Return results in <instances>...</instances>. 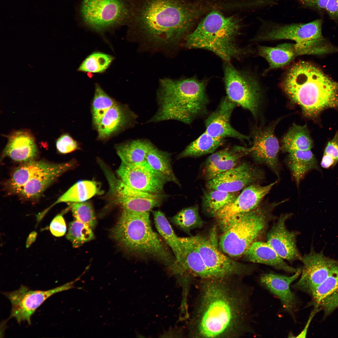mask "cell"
<instances>
[{
    "mask_svg": "<svg viewBox=\"0 0 338 338\" xmlns=\"http://www.w3.org/2000/svg\"><path fill=\"white\" fill-rule=\"evenodd\" d=\"M193 284L197 293L186 320L187 337L238 338L255 333L251 323L253 288L243 278L197 279Z\"/></svg>",
    "mask_w": 338,
    "mask_h": 338,
    "instance_id": "cell-1",
    "label": "cell"
},
{
    "mask_svg": "<svg viewBox=\"0 0 338 338\" xmlns=\"http://www.w3.org/2000/svg\"><path fill=\"white\" fill-rule=\"evenodd\" d=\"M128 23L143 40L155 46L178 44L201 13L186 0H127Z\"/></svg>",
    "mask_w": 338,
    "mask_h": 338,
    "instance_id": "cell-2",
    "label": "cell"
},
{
    "mask_svg": "<svg viewBox=\"0 0 338 338\" xmlns=\"http://www.w3.org/2000/svg\"><path fill=\"white\" fill-rule=\"evenodd\" d=\"M283 87L309 117H315L326 109L338 107V82L310 63L301 61L291 67L284 79Z\"/></svg>",
    "mask_w": 338,
    "mask_h": 338,
    "instance_id": "cell-3",
    "label": "cell"
},
{
    "mask_svg": "<svg viewBox=\"0 0 338 338\" xmlns=\"http://www.w3.org/2000/svg\"><path fill=\"white\" fill-rule=\"evenodd\" d=\"M205 80L196 78L161 79L157 92L158 109L147 123L169 120L190 124L205 114L208 103Z\"/></svg>",
    "mask_w": 338,
    "mask_h": 338,
    "instance_id": "cell-4",
    "label": "cell"
},
{
    "mask_svg": "<svg viewBox=\"0 0 338 338\" xmlns=\"http://www.w3.org/2000/svg\"><path fill=\"white\" fill-rule=\"evenodd\" d=\"M149 213L123 210L111 230V236L127 254L140 259L154 260L168 267L175 258L152 229Z\"/></svg>",
    "mask_w": 338,
    "mask_h": 338,
    "instance_id": "cell-5",
    "label": "cell"
},
{
    "mask_svg": "<svg viewBox=\"0 0 338 338\" xmlns=\"http://www.w3.org/2000/svg\"><path fill=\"white\" fill-rule=\"evenodd\" d=\"M241 28L240 20L238 18L226 17L218 11H213L186 36L184 45L188 48L209 50L229 62L244 53L236 43Z\"/></svg>",
    "mask_w": 338,
    "mask_h": 338,
    "instance_id": "cell-6",
    "label": "cell"
},
{
    "mask_svg": "<svg viewBox=\"0 0 338 338\" xmlns=\"http://www.w3.org/2000/svg\"><path fill=\"white\" fill-rule=\"evenodd\" d=\"M261 20L263 30L258 36L260 40L294 41L304 55H323L331 50V44L322 34L321 19L307 23L288 24Z\"/></svg>",
    "mask_w": 338,
    "mask_h": 338,
    "instance_id": "cell-7",
    "label": "cell"
},
{
    "mask_svg": "<svg viewBox=\"0 0 338 338\" xmlns=\"http://www.w3.org/2000/svg\"><path fill=\"white\" fill-rule=\"evenodd\" d=\"M280 203H273L267 206H259L243 215L220 236L218 241L220 249L230 257H238L243 255L262 234L272 209Z\"/></svg>",
    "mask_w": 338,
    "mask_h": 338,
    "instance_id": "cell-8",
    "label": "cell"
},
{
    "mask_svg": "<svg viewBox=\"0 0 338 338\" xmlns=\"http://www.w3.org/2000/svg\"><path fill=\"white\" fill-rule=\"evenodd\" d=\"M198 250L211 279L232 277L243 278L251 274L252 268L231 259L218 246L217 230L213 228L207 236H195Z\"/></svg>",
    "mask_w": 338,
    "mask_h": 338,
    "instance_id": "cell-9",
    "label": "cell"
},
{
    "mask_svg": "<svg viewBox=\"0 0 338 338\" xmlns=\"http://www.w3.org/2000/svg\"><path fill=\"white\" fill-rule=\"evenodd\" d=\"M80 12L86 24L100 31L128 23L130 11L127 0H83Z\"/></svg>",
    "mask_w": 338,
    "mask_h": 338,
    "instance_id": "cell-10",
    "label": "cell"
},
{
    "mask_svg": "<svg viewBox=\"0 0 338 338\" xmlns=\"http://www.w3.org/2000/svg\"><path fill=\"white\" fill-rule=\"evenodd\" d=\"M224 71L226 97L256 117L261 95L257 80L248 73L237 69L228 62L226 61Z\"/></svg>",
    "mask_w": 338,
    "mask_h": 338,
    "instance_id": "cell-11",
    "label": "cell"
},
{
    "mask_svg": "<svg viewBox=\"0 0 338 338\" xmlns=\"http://www.w3.org/2000/svg\"><path fill=\"white\" fill-rule=\"evenodd\" d=\"M179 239L180 259L168 268L181 287L182 294H187L194 280L211 279V277L198 250L194 236Z\"/></svg>",
    "mask_w": 338,
    "mask_h": 338,
    "instance_id": "cell-12",
    "label": "cell"
},
{
    "mask_svg": "<svg viewBox=\"0 0 338 338\" xmlns=\"http://www.w3.org/2000/svg\"><path fill=\"white\" fill-rule=\"evenodd\" d=\"M277 182L276 181L265 186L258 183L251 184L243 189L233 201L218 211L215 217L223 232L243 215L258 208L263 198Z\"/></svg>",
    "mask_w": 338,
    "mask_h": 338,
    "instance_id": "cell-13",
    "label": "cell"
},
{
    "mask_svg": "<svg viewBox=\"0 0 338 338\" xmlns=\"http://www.w3.org/2000/svg\"><path fill=\"white\" fill-rule=\"evenodd\" d=\"M76 281L45 291L31 290L22 285L17 290L3 292V295L12 304L9 318H15L19 323L25 321L30 325L31 316L47 298L57 293L74 288V284Z\"/></svg>",
    "mask_w": 338,
    "mask_h": 338,
    "instance_id": "cell-14",
    "label": "cell"
},
{
    "mask_svg": "<svg viewBox=\"0 0 338 338\" xmlns=\"http://www.w3.org/2000/svg\"><path fill=\"white\" fill-rule=\"evenodd\" d=\"M108 180L115 201L127 211L150 213L154 208L160 206L167 197L164 193L153 194L132 188L114 175Z\"/></svg>",
    "mask_w": 338,
    "mask_h": 338,
    "instance_id": "cell-15",
    "label": "cell"
},
{
    "mask_svg": "<svg viewBox=\"0 0 338 338\" xmlns=\"http://www.w3.org/2000/svg\"><path fill=\"white\" fill-rule=\"evenodd\" d=\"M300 277L293 288L310 295L329 275L338 265V261L326 257L323 250L316 252L311 248L310 252L302 256Z\"/></svg>",
    "mask_w": 338,
    "mask_h": 338,
    "instance_id": "cell-16",
    "label": "cell"
},
{
    "mask_svg": "<svg viewBox=\"0 0 338 338\" xmlns=\"http://www.w3.org/2000/svg\"><path fill=\"white\" fill-rule=\"evenodd\" d=\"M264 178L263 171L247 163H243L207 181L209 189L228 192H238Z\"/></svg>",
    "mask_w": 338,
    "mask_h": 338,
    "instance_id": "cell-17",
    "label": "cell"
},
{
    "mask_svg": "<svg viewBox=\"0 0 338 338\" xmlns=\"http://www.w3.org/2000/svg\"><path fill=\"white\" fill-rule=\"evenodd\" d=\"M275 125L253 130V145L249 153L255 162L264 164L269 168L279 178L278 153L279 143L274 133Z\"/></svg>",
    "mask_w": 338,
    "mask_h": 338,
    "instance_id": "cell-18",
    "label": "cell"
},
{
    "mask_svg": "<svg viewBox=\"0 0 338 338\" xmlns=\"http://www.w3.org/2000/svg\"><path fill=\"white\" fill-rule=\"evenodd\" d=\"M116 172L120 180L132 188L151 194L163 193L166 182L154 172L146 161L136 165L121 162Z\"/></svg>",
    "mask_w": 338,
    "mask_h": 338,
    "instance_id": "cell-19",
    "label": "cell"
},
{
    "mask_svg": "<svg viewBox=\"0 0 338 338\" xmlns=\"http://www.w3.org/2000/svg\"><path fill=\"white\" fill-rule=\"evenodd\" d=\"M301 270V268H298L290 276L273 273L263 274L259 278L261 284L278 298L284 310L294 320L298 303L295 294L290 289V285L300 275Z\"/></svg>",
    "mask_w": 338,
    "mask_h": 338,
    "instance_id": "cell-20",
    "label": "cell"
},
{
    "mask_svg": "<svg viewBox=\"0 0 338 338\" xmlns=\"http://www.w3.org/2000/svg\"><path fill=\"white\" fill-rule=\"evenodd\" d=\"M237 105L226 96L223 98L218 108L206 120L205 132L214 138L231 137L251 143L249 136L238 132L231 124L232 114Z\"/></svg>",
    "mask_w": 338,
    "mask_h": 338,
    "instance_id": "cell-21",
    "label": "cell"
},
{
    "mask_svg": "<svg viewBox=\"0 0 338 338\" xmlns=\"http://www.w3.org/2000/svg\"><path fill=\"white\" fill-rule=\"evenodd\" d=\"M290 214L281 215L267 233V243L284 259L300 260L302 256L296 245L297 233L287 228L285 223Z\"/></svg>",
    "mask_w": 338,
    "mask_h": 338,
    "instance_id": "cell-22",
    "label": "cell"
},
{
    "mask_svg": "<svg viewBox=\"0 0 338 338\" xmlns=\"http://www.w3.org/2000/svg\"><path fill=\"white\" fill-rule=\"evenodd\" d=\"M137 118L128 105L116 102L105 113L97 126L98 139L107 140L133 127L137 122Z\"/></svg>",
    "mask_w": 338,
    "mask_h": 338,
    "instance_id": "cell-23",
    "label": "cell"
},
{
    "mask_svg": "<svg viewBox=\"0 0 338 338\" xmlns=\"http://www.w3.org/2000/svg\"><path fill=\"white\" fill-rule=\"evenodd\" d=\"M77 165L75 160L62 163H53L46 170L37 174L28 181L18 193L22 197L36 199L62 174Z\"/></svg>",
    "mask_w": 338,
    "mask_h": 338,
    "instance_id": "cell-24",
    "label": "cell"
},
{
    "mask_svg": "<svg viewBox=\"0 0 338 338\" xmlns=\"http://www.w3.org/2000/svg\"><path fill=\"white\" fill-rule=\"evenodd\" d=\"M8 142L3 155L24 163L33 160L38 153L35 139L28 130L15 131L7 136Z\"/></svg>",
    "mask_w": 338,
    "mask_h": 338,
    "instance_id": "cell-25",
    "label": "cell"
},
{
    "mask_svg": "<svg viewBox=\"0 0 338 338\" xmlns=\"http://www.w3.org/2000/svg\"><path fill=\"white\" fill-rule=\"evenodd\" d=\"M249 153V148L236 146L213 153L206 160L203 174L208 181L237 166L240 159Z\"/></svg>",
    "mask_w": 338,
    "mask_h": 338,
    "instance_id": "cell-26",
    "label": "cell"
},
{
    "mask_svg": "<svg viewBox=\"0 0 338 338\" xmlns=\"http://www.w3.org/2000/svg\"><path fill=\"white\" fill-rule=\"evenodd\" d=\"M310 295L311 305L323 310L325 316L338 308V265Z\"/></svg>",
    "mask_w": 338,
    "mask_h": 338,
    "instance_id": "cell-27",
    "label": "cell"
},
{
    "mask_svg": "<svg viewBox=\"0 0 338 338\" xmlns=\"http://www.w3.org/2000/svg\"><path fill=\"white\" fill-rule=\"evenodd\" d=\"M243 255L248 261L269 265L288 273L294 274L298 269L287 264L267 242H255Z\"/></svg>",
    "mask_w": 338,
    "mask_h": 338,
    "instance_id": "cell-28",
    "label": "cell"
},
{
    "mask_svg": "<svg viewBox=\"0 0 338 338\" xmlns=\"http://www.w3.org/2000/svg\"><path fill=\"white\" fill-rule=\"evenodd\" d=\"M53 163L44 161H34L24 162L13 171L7 183L8 190L18 194L24 185L33 177L50 167Z\"/></svg>",
    "mask_w": 338,
    "mask_h": 338,
    "instance_id": "cell-29",
    "label": "cell"
},
{
    "mask_svg": "<svg viewBox=\"0 0 338 338\" xmlns=\"http://www.w3.org/2000/svg\"><path fill=\"white\" fill-rule=\"evenodd\" d=\"M153 144L147 139H139L118 144L115 148L122 162L136 165L146 161V155Z\"/></svg>",
    "mask_w": 338,
    "mask_h": 338,
    "instance_id": "cell-30",
    "label": "cell"
},
{
    "mask_svg": "<svg viewBox=\"0 0 338 338\" xmlns=\"http://www.w3.org/2000/svg\"><path fill=\"white\" fill-rule=\"evenodd\" d=\"M171 154L162 151L153 145L146 157L147 164L166 183L171 182L180 186L171 165Z\"/></svg>",
    "mask_w": 338,
    "mask_h": 338,
    "instance_id": "cell-31",
    "label": "cell"
},
{
    "mask_svg": "<svg viewBox=\"0 0 338 338\" xmlns=\"http://www.w3.org/2000/svg\"><path fill=\"white\" fill-rule=\"evenodd\" d=\"M286 162L298 187L308 172L319 169L316 158L310 150L296 151L289 153Z\"/></svg>",
    "mask_w": 338,
    "mask_h": 338,
    "instance_id": "cell-32",
    "label": "cell"
},
{
    "mask_svg": "<svg viewBox=\"0 0 338 338\" xmlns=\"http://www.w3.org/2000/svg\"><path fill=\"white\" fill-rule=\"evenodd\" d=\"M258 54L267 61L269 69L285 66L297 56L294 44L288 43L273 47L259 46Z\"/></svg>",
    "mask_w": 338,
    "mask_h": 338,
    "instance_id": "cell-33",
    "label": "cell"
},
{
    "mask_svg": "<svg viewBox=\"0 0 338 338\" xmlns=\"http://www.w3.org/2000/svg\"><path fill=\"white\" fill-rule=\"evenodd\" d=\"M282 151L288 153L298 151L310 150L313 142L306 125H299L294 123L282 140Z\"/></svg>",
    "mask_w": 338,
    "mask_h": 338,
    "instance_id": "cell-34",
    "label": "cell"
},
{
    "mask_svg": "<svg viewBox=\"0 0 338 338\" xmlns=\"http://www.w3.org/2000/svg\"><path fill=\"white\" fill-rule=\"evenodd\" d=\"M225 139L211 136L204 132L188 146L177 156V159L188 157H198L213 153L225 142Z\"/></svg>",
    "mask_w": 338,
    "mask_h": 338,
    "instance_id": "cell-35",
    "label": "cell"
},
{
    "mask_svg": "<svg viewBox=\"0 0 338 338\" xmlns=\"http://www.w3.org/2000/svg\"><path fill=\"white\" fill-rule=\"evenodd\" d=\"M100 193L99 187L96 182L88 180L79 181L60 197L53 205L62 202H84Z\"/></svg>",
    "mask_w": 338,
    "mask_h": 338,
    "instance_id": "cell-36",
    "label": "cell"
},
{
    "mask_svg": "<svg viewBox=\"0 0 338 338\" xmlns=\"http://www.w3.org/2000/svg\"><path fill=\"white\" fill-rule=\"evenodd\" d=\"M152 212L158 233L172 250L175 258V261H179L181 254L179 237L176 234L163 212L160 210Z\"/></svg>",
    "mask_w": 338,
    "mask_h": 338,
    "instance_id": "cell-37",
    "label": "cell"
},
{
    "mask_svg": "<svg viewBox=\"0 0 338 338\" xmlns=\"http://www.w3.org/2000/svg\"><path fill=\"white\" fill-rule=\"evenodd\" d=\"M238 195V192H228L209 189L204 193L202 198L203 208L208 213L215 216L218 211L233 201Z\"/></svg>",
    "mask_w": 338,
    "mask_h": 338,
    "instance_id": "cell-38",
    "label": "cell"
},
{
    "mask_svg": "<svg viewBox=\"0 0 338 338\" xmlns=\"http://www.w3.org/2000/svg\"><path fill=\"white\" fill-rule=\"evenodd\" d=\"M116 102L99 85L96 84L91 106L92 124L96 129L105 113Z\"/></svg>",
    "mask_w": 338,
    "mask_h": 338,
    "instance_id": "cell-39",
    "label": "cell"
},
{
    "mask_svg": "<svg viewBox=\"0 0 338 338\" xmlns=\"http://www.w3.org/2000/svg\"><path fill=\"white\" fill-rule=\"evenodd\" d=\"M170 220L176 227L187 233L194 229L201 227L204 223L197 205L182 209L171 218Z\"/></svg>",
    "mask_w": 338,
    "mask_h": 338,
    "instance_id": "cell-40",
    "label": "cell"
},
{
    "mask_svg": "<svg viewBox=\"0 0 338 338\" xmlns=\"http://www.w3.org/2000/svg\"><path fill=\"white\" fill-rule=\"evenodd\" d=\"M114 59L112 56L103 53L95 52L83 61L78 70L87 73H102L107 69Z\"/></svg>",
    "mask_w": 338,
    "mask_h": 338,
    "instance_id": "cell-41",
    "label": "cell"
},
{
    "mask_svg": "<svg viewBox=\"0 0 338 338\" xmlns=\"http://www.w3.org/2000/svg\"><path fill=\"white\" fill-rule=\"evenodd\" d=\"M66 237L75 248H77L94 238L91 228L87 225L76 220L69 223Z\"/></svg>",
    "mask_w": 338,
    "mask_h": 338,
    "instance_id": "cell-42",
    "label": "cell"
},
{
    "mask_svg": "<svg viewBox=\"0 0 338 338\" xmlns=\"http://www.w3.org/2000/svg\"><path fill=\"white\" fill-rule=\"evenodd\" d=\"M71 203V210L75 220L87 225L91 228H94L96 220L91 203L87 201Z\"/></svg>",
    "mask_w": 338,
    "mask_h": 338,
    "instance_id": "cell-43",
    "label": "cell"
},
{
    "mask_svg": "<svg viewBox=\"0 0 338 338\" xmlns=\"http://www.w3.org/2000/svg\"><path fill=\"white\" fill-rule=\"evenodd\" d=\"M56 146L58 151L63 154L71 153L80 149L79 143L68 133L61 135L57 139Z\"/></svg>",
    "mask_w": 338,
    "mask_h": 338,
    "instance_id": "cell-44",
    "label": "cell"
},
{
    "mask_svg": "<svg viewBox=\"0 0 338 338\" xmlns=\"http://www.w3.org/2000/svg\"><path fill=\"white\" fill-rule=\"evenodd\" d=\"M49 228L51 233L55 236L59 237L64 235L66 226L61 215H58L53 219L50 223Z\"/></svg>",
    "mask_w": 338,
    "mask_h": 338,
    "instance_id": "cell-45",
    "label": "cell"
},
{
    "mask_svg": "<svg viewBox=\"0 0 338 338\" xmlns=\"http://www.w3.org/2000/svg\"><path fill=\"white\" fill-rule=\"evenodd\" d=\"M324 154L327 155L335 161L336 163L338 161V131L333 138L329 141L325 148Z\"/></svg>",
    "mask_w": 338,
    "mask_h": 338,
    "instance_id": "cell-46",
    "label": "cell"
},
{
    "mask_svg": "<svg viewBox=\"0 0 338 338\" xmlns=\"http://www.w3.org/2000/svg\"><path fill=\"white\" fill-rule=\"evenodd\" d=\"M277 1L280 0H276ZM299 3L302 6L318 11L325 10L328 0H293Z\"/></svg>",
    "mask_w": 338,
    "mask_h": 338,
    "instance_id": "cell-47",
    "label": "cell"
},
{
    "mask_svg": "<svg viewBox=\"0 0 338 338\" xmlns=\"http://www.w3.org/2000/svg\"><path fill=\"white\" fill-rule=\"evenodd\" d=\"M325 10L331 18L338 20V0H328Z\"/></svg>",
    "mask_w": 338,
    "mask_h": 338,
    "instance_id": "cell-48",
    "label": "cell"
},
{
    "mask_svg": "<svg viewBox=\"0 0 338 338\" xmlns=\"http://www.w3.org/2000/svg\"><path fill=\"white\" fill-rule=\"evenodd\" d=\"M184 333L183 328L178 327L171 329L161 335V337H183Z\"/></svg>",
    "mask_w": 338,
    "mask_h": 338,
    "instance_id": "cell-49",
    "label": "cell"
},
{
    "mask_svg": "<svg viewBox=\"0 0 338 338\" xmlns=\"http://www.w3.org/2000/svg\"><path fill=\"white\" fill-rule=\"evenodd\" d=\"M335 160L330 156L324 154L321 162V165L322 167L325 168H328L331 166L335 165Z\"/></svg>",
    "mask_w": 338,
    "mask_h": 338,
    "instance_id": "cell-50",
    "label": "cell"
},
{
    "mask_svg": "<svg viewBox=\"0 0 338 338\" xmlns=\"http://www.w3.org/2000/svg\"><path fill=\"white\" fill-rule=\"evenodd\" d=\"M318 311V310L316 308H315L314 311H313L311 314L310 317L308 319L307 324H306V325L305 326L304 329L299 334H298L296 336H295V337L305 338L306 337L307 333V330H308V328L310 324V323L314 316Z\"/></svg>",
    "mask_w": 338,
    "mask_h": 338,
    "instance_id": "cell-51",
    "label": "cell"
}]
</instances>
